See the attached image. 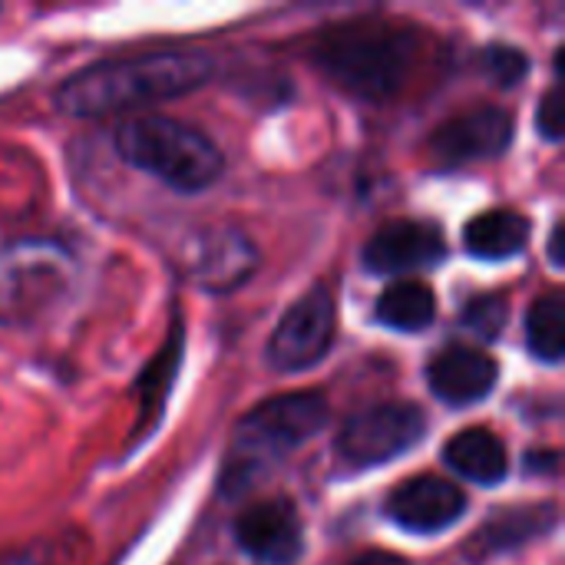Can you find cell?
Masks as SVG:
<instances>
[{"label":"cell","instance_id":"6da1fadb","mask_svg":"<svg viewBox=\"0 0 565 565\" xmlns=\"http://www.w3.org/2000/svg\"><path fill=\"white\" fill-rule=\"evenodd\" d=\"M215 63L205 53H142L126 60L93 63L56 89V106L70 116H113L149 103L179 99L205 86Z\"/></svg>","mask_w":565,"mask_h":565},{"label":"cell","instance_id":"7a4b0ae2","mask_svg":"<svg viewBox=\"0 0 565 565\" xmlns=\"http://www.w3.org/2000/svg\"><path fill=\"white\" fill-rule=\"evenodd\" d=\"M414 30L387 20L338 23L315 43L318 70L344 93L361 99H391L414 63Z\"/></svg>","mask_w":565,"mask_h":565},{"label":"cell","instance_id":"3957f363","mask_svg":"<svg viewBox=\"0 0 565 565\" xmlns=\"http://www.w3.org/2000/svg\"><path fill=\"white\" fill-rule=\"evenodd\" d=\"M328 424V401L318 391L285 394L258 404L235 430L232 457L222 470V490L228 497L245 493L258 473L321 434Z\"/></svg>","mask_w":565,"mask_h":565},{"label":"cell","instance_id":"277c9868","mask_svg":"<svg viewBox=\"0 0 565 565\" xmlns=\"http://www.w3.org/2000/svg\"><path fill=\"white\" fill-rule=\"evenodd\" d=\"M113 142L129 166L149 172L175 192H202L225 169L218 146L202 129L169 116L126 119Z\"/></svg>","mask_w":565,"mask_h":565},{"label":"cell","instance_id":"5b68a950","mask_svg":"<svg viewBox=\"0 0 565 565\" xmlns=\"http://www.w3.org/2000/svg\"><path fill=\"white\" fill-rule=\"evenodd\" d=\"M73 281L76 262L60 242H0V324L36 321L70 295Z\"/></svg>","mask_w":565,"mask_h":565},{"label":"cell","instance_id":"8992f818","mask_svg":"<svg viewBox=\"0 0 565 565\" xmlns=\"http://www.w3.org/2000/svg\"><path fill=\"white\" fill-rule=\"evenodd\" d=\"M334 324H338L334 295L328 288H311L278 321V328L268 341V351H265L268 367L281 371V374L315 367L331 351Z\"/></svg>","mask_w":565,"mask_h":565},{"label":"cell","instance_id":"52a82bcc","mask_svg":"<svg viewBox=\"0 0 565 565\" xmlns=\"http://www.w3.org/2000/svg\"><path fill=\"white\" fill-rule=\"evenodd\" d=\"M427 417L414 404H381L354 414L338 434V454L351 467H381L424 440Z\"/></svg>","mask_w":565,"mask_h":565},{"label":"cell","instance_id":"ba28073f","mask_svg":"<svg viewBox=\"0 0 565 565\" xmlns=\"http://www.w3.org/2000/svg\"><path fill=\"white\" fill-rule=\"evenodd\" d=\"M513 142V119L500 106H477L447 119L430 136V156L440 169H457L483 159H497Z\"/></svg>","mask_w":565,"mask_h":565},{"label":"cell","instance_id":"9c48e42d","mask_svg":"<svg viewBox=\"0 0 565 565\" xmlns=\"http://www.w3.org/2000/svg\"><path fill=\"white\" fill-rule=\"evenodd\" d=\"M255 262H258V255H255L252 238L228 225L199 232L185 252L189 278L209 291H228V288L242 285L255 271Z\"/></svg>","mask_w":565,"mask_h":565},{"label":"cell","instance_id":"30bf717a","mask_svg":"<svg viewBox=\"0 0 565 565\" xmlns=\"http://www.w3.org/2000/svg\"><path fill=\"white\" fill-rule=\"evenodd\" d=\"M238 546L262 565H291L305 550V533L288 500H268L248 507L235 520Z\"/></svg>","mask_w":565,"mask_h":565},{"label":"cell","instance_id":"8fae6325","mask_svg":"<svg viewBox=\"0 0 565 565\" xmlns=\"http://www.w3.org/2000/svg\"><path fill=\"white\" fill-rule=\"evenodd\" d=\"M467 513V497L444 477H417L401 483L387 500V516L411 533H444Z\"/></svg>","mask_w":565,"mask_h":565},{"label":"cell","instance_id":"7c38bea8","mask_svg":"<svg viewBox=\"0 0 565 565\" xmlns=\"http://www.w3.org/2000/svg\"><path fill=\"white\" fill-rule=\"evenodd\" d=\"M447 255L444 235L424 222H391L364 245V265L374 275H404L430 268Z\"/></svg>","mask_w":565,"mask_h":565},{"label":"cell","instance_id":"4fadbf2b","mask_svg":"<svg viewBox=\"0 0 565 565\" xmlns=\"http://www.w3.org/2000/svg\"><path fill=\"white\" fill-rule=\"evenodd\" d=\"M497 377H500L497 361L487 351L467 344L444 348L427 367L430 391L450 407H467L483 401L497 387Z\"/></svg>","mask_w":565,"mask_h":565},{"label":"cell","instance_id":"5bb4252c","mask_svg":"<svg viewBox=\"0 0 565 565\" xmlns=\"http://www.w3.org/2000/svg\"><path fill=\"white\" fill-rule=\"evenodd\" d=\"M447 467L473 483H500L510 470V460H507V447L503 440L493 434V430H483V427H470L457 437H450L447 450Z\"/></svg>","mask_w":565,"mask_h":565},{"label":"cell","instance_id":"9a60e30c","mask_svg":"<svg viewBox=\"0 0 565 565\" xmlns=\"http://www.w3.org/2000/svg\"><path fill=\"white\" fill-rule=\"evenodd\" d=\"M467 252L487 262H503L513 258L526 248L530 242V218L513 212V209H493L467 222L463 232Z\"/></svg>","mask_w":565,"mask_h":565},{"label":"cell","instance_id":"2e32d148","mask_svg":"<svg viewBox=\"0 0 565 565\" xmlns=\"http://www.w3.org/2000/svg\"><path fill=\"white\" fill-rule=\"evenodd\" d=\"M377 318L381 324L394 331H424L437 318V298L424 281H394L381 301H377Z\"/></svg>","mask_w":565,"mask_h":565},{"label":"cell","instance_id":"e0dca14e","mask_svg":"<svg viewBox=\"0 0 565 565\" xmlns=\"http://www.w3.org/2000/svg\"><path fill=\"white\" fill-rule=\"evenodd\" d=\"M526 341L530 351L550 364L563 361L565 354V298L559 291L543 295L540 301H533L530 315H526Z\"/></svg>","mask_w":565,"mask_h":565},{"label":"cell","instance_id":"ac0fdd59","mask_svg":"<svg viewBox=\"0 0 565 565\" xmlns=\"http://www.w3.org/2000/svg\"><path fill=\"white\" fill-rule=\"evenodd\" d=\"M179 358H182V328L172 331V338L166 341L162 354L146 367L142 381H139V401H142V414H139V430L142 424L152 427L156 417L162 414L166 407V394L172 387V377H175V367H179Z\"/></svg>","mask_w":565,"mask_h":565},{"label":"cell","instance_id":"d6986e66","mask_svg":"<svg viewBox=\"0 0 565 565\" xmlns=\"http://www.w3.org/2000/svg\"><path fill=\"white\" fill-rule=\"evenodd\" d=\"M546 523H553V510H543V507H540V510L530 507V510L503 513V516H497L490 526H483L480 543H487L490 550H507V546H513V543H523V540L543 533Z\"/></svg>","mask_w":565,"mask_h":565},{"label":"cell","instance_id":"ffe728a7","mask_svg":"<svg viewBox=\"0 0 565 565\" xmlns=\"http://www.w3.org/2000/svg\"><path fill=\"white\" fill-rule=\"evenodd\" d=\"M477 63H480V70H483L490 79H497L500 86H516V83L526 76V70H530V63H526V56H523L520 50L500 46V43L480 50Z\"/></svg>","mask_w":565,"mask_h":565},{"label":"cell","instance_id":"44dd1931","mask_svg":"<svg viewBox=\"0 0 565 565\" xmlns=\"http://www.w3.org/2000/svg\"><path fill=\"white\" fill-rule=\"evenodd\" d=\"M463 324L473 334H480L483 341H493L503 331V324H507V298H500V295L473 298L467 305V311H463Z\"/></svg>","mask_w":565,"mask_h":565},{"label":"cell","instance_id":"7402d4cb","mask_svg":"<svg viewBox=\"0 0 565 565\" xmlns=\"http://www.w3.org/2000/svg\"><path fill=\"white\" fill-rule=\"evenodd\" d=\"M536 126H540V132H543L550 142H559V139H563L565 106L563 89H559V86H553V89L543 96V106H540V113H536Z\"/></svg>","mask_w":565,"mask_h":565},{"label":"cell","instance_id":"603a6c76","mask_svg":"<svg viewBox=\"0 0 565 565\" xmlns=\"http://www.w3.org/2000/svg\"><path fill=\"white\" fill-rule=\"evenodd\" d=\"M351 565H407L401 556L394 553H364L361 559H354Z\"/></svg>","mask_w":565,"mask_h":565},{"label":"cell","instance_id":"cb8c5ba5","mask_svg":"<svg viewBox=\"0 0 565 565\" xmlns=\"http://www.w3.org/2000/svg\"><path fill=\"white\" fill-rule=\"evenodd\" d=\"M550 258H553V265L556 268H563L565 258H563V225H556L553 228V238H550Z\"/></svg>","mask_w":565,"mask_h":565},{"label":"cell","instance_id":"d4e9b609","mask_svg":"<svg viewBox=\"0 0 565 565\" xmlns=\"http://www.w3.org/2000/svg\"><path fill=\"white\" fill-rule=\"evenodd\" d=\"M7 565H36V563H30V559H13V563H7Z\"/></svg>","mask_w":565,"mask_h":565}]
</instances>
